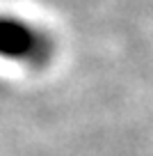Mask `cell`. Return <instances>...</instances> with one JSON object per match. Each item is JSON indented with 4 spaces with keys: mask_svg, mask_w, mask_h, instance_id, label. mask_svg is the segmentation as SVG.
I'll return each mask as SVG.
<instances>
[{
    "mask_svg": "<svg viewBox=\"0 0 153 156\" xmlns=\"http://www.w3.org/2000/svg\"><path fill=\"white\" fill-rule=\"evenodd\" d=\"M50 55L53 41L41 28L23 19L0 16V58L28 69H41L50 62Z\"/></svg>",
    "mask_w": 153,
    "mask_h": 156,
    "instance_id": "1",
    "label": "cell"
}]
</instances>
